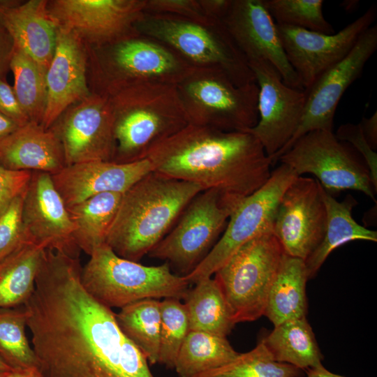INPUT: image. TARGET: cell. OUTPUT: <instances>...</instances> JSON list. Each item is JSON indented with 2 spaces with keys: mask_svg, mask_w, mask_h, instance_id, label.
<instances>
[{
  "mask_svg": "<svg viewBox=\"0 0 377 377\" xmlns=\"http://www.w3.org/2000/svg\"><path fill=\"white\" fill-rule=\"evenodd\" d=\"M31 173L27 170H12L0 165V215L16 198L25 193Z\"/></svg>",
  "mask_w": 377,
  "mask_h": 377,
  "instance_id": "obj_41",
  "label": "cell"
},
{
  "mask_svg": "<svg viewBox=\"0 0 377 377\" xmlns=\"http://www.w3.org/2000/svg\"><path fill=\"white\" fill-rule=\"evenodd\" d=\"M153 171L238 200L260 188L272 162L249 132L188 124L148 154Z\"/></svg>",
  "mask_w": 377,
  "mask_h": 377,
  "instance_id": "obj_2",
  "label": "cell"
},
{
  "mask_svg": "<svg viewBox=\"0 0 377 377\" xmlns=\"http://www.w3.org/2000/svg\"><path fill=\"white\" fill-rule=\"evenodd\" d=\"M304 371L293 365L274 361L260 340L249 352L230 362L193 377H303Z\"/></svg>",
  "mask_w": 377,
  "mask_h": 377,
  "instance_id": "obj_34",
  "label": "cell"
},
{
  "mask_svg": "<svg viewBox=\"0 0 377 377\" xmlns=\"http://www.w3.org/2000/svg\"><path fill=\"white\" fill-rule=\"evenodd\" d=\"M308 280L304 260L285 253L272 283L264 313L274 326L306 317Z\"/></svg>",
  "mask_w": 377,
  "mask_h": 377,
  "instance_id": "obj_26",
  "label": "cell"
},
{
  "mask_svg": "<svg viewBox=\"0 0 377 377\" xmlns=\"http://www.w3.org/2000/svg\"><path fill=\"white\" fill-rule=\"evenodd\" d=\"M22 221L30 242L79 257L75 226L50 174L32 172L24 195Z\"/></svg>",
  "mask_w": 377,
  "mask_h": 377,
  "instance_id": "obj_20",
  "label": "cell"
},
{
  "mask_svg": "<svg viewBox=\"0 0 377 377\" xmlns=\"http://www.w3.org/2000/svg\"><path fill=\"white\" fill-rule=\"evenodd\" d=\"M50 129L62 145L66 166L114 160L113 113L107 96L91 91L68 108Z\"/></svg>",
  "mask_w": 377,
  "mask_h": 377,
  "instance_id": "obj_15",
  "label": "cell"
},
{
  "mask_svg": "<svg viewBox=\"0 0 377 377\" xmlns=\"http://www.w3.org/2000/svg\"><path fill=\"white\" fill-rule=\"evenodd\" d=\"M27 327L24 306L0 309V357L12 369L38 367Z\"/></svg>",
  "mask_w": 377,
  "mask_h": 377,
  "instance_id": "obj_35",
  "label": "cell"
},
{
  "mask_svg": "<svg viewBox=\"0 0 377 377\" xmlns=\"http://www.w3.org/2000/svg\"><path fill=\"white\" fill-rule=\"evenodd\" d=\"M10 371V370H9ZM8 371H4V370H1L0 369V377H3L6 373Z\"/></svg>",
  "mask_w": 377,
  "mask_h": 377,
  "instance_id": "obj_51",
  "label": "cell"
},
{
  "mask_svg": "<svg viewBox=\"0 0 377 377\" xmlns=\"http://www.w3.org/2000/svg\"><path fill=\"white\" fill-rule=\"evenodd\" d=\"M194 284L183 299L189 330L226 337L236 324L218 282L208 277Z\"/></svg>",
  "mask_w": 377,
  "mask_h": 377,
  "instance_id": "obj_29",
  "label": "cell"
},
{
  "mask_svg": "<svg viewBox=\"0 0 377 377\" xmlns=\"http://www.w3.org/2000/svg\"><path fill=\"white\" fill-rule=\"evenodd\" d=\"M161 332L158 364L174 369L179 349L189 332L186 307L180 300L165 298L160 302Z\"/></svg>",
  "mask_w": 377,
  "mask_h": 377,
  "instance_id": "obj_36",
  "label": "cell"
},
{
  "mask_svg": "<svg viewBox=\"0 0 377 377\" xmlns=\"http://www.w3.org/2000/svg\"><path fill=\"white\" fill-rule=\"evenodd\" d=\"M260 341L272 359L304 371L322 365L323 355L306 317L284 321Z\"/></svg>",
  "mask_w": 377,
  "mask_h": 377,
  "instance_id": "obj_27",
  "label": "cell"
},
{
  "mask_svg": "<svg viewBox=\"0 0 377 377\" xmlns=\"http://www.w3.org/2000/svg\"><path fill=\"white\" fill-rule=\"evenodd\" d=\"M239 353L226 337L190 330L179 349L174 369L179 377H193L230 362Z\"/></svg>",
  "mask_w": 377,
  "mask_h": 377,
  "instance_id": "obj_31",
  "label": "cell"
},
{
  "mask_svg": "<svg viewBox=\"0 0 377 377\" xmlns=\"http://www.w3.org/2000/svg\"><path fill=\"white\" fill-rule=\"evenodd\" d=\"M158 300L145 299L120 309L117 323L126 337L141 351L149 364H158L161 332Z\"/></svg>",
  "mask_w": 377,
  "mask_h": 377,
  "instance_id": "obj_32",
  "label": "cell"
},
{
  "mask_svg": "<svg viewBox=\"0 0 377 377\" xmlns=\"http://www.w3.org/2000/svg\"><path fill=\"white\" fill-rule=\"evenodd\" d=\"M0 369L4 371L12 370V369L0 357Z\"/></svg>",
  "mask_w": 377,
  "mask_h": 377,
  "instance_id": "obj_49",
  "label": "cell"
},
{
  "mask_svg": "<svg viewBox=\"0 0 377 377\" xmlns=\"http://www.w3.org/2000/svg\"><path fill=\"white\" fill-rule=\"evenodd\" d=\"M144 12L172 15L205 24L218 20L206 15L199 0H146Z\"/></svg>",
  "mask_w": 377,
  "mask_h": 377,
  "instance_id": "obj_39",
  "label": "cell"
},
{
  "mask_svg": "<svg viewBox=\"0 0 377 377\" xmlns=\"http://www.w3.org/2000/svg\"><path fill=\"white\" fill-rule=\"evenodd\" d=\"M13 0H0V9L12 3Z\"/></svg>",
  "mask_w": 377,
  "mask_h": 377,
  "instance_id": "obj_50",
  "label": "cell"
},
{
  "mask_svg": "<svg viewBox=\"0 0 377 377\" xmlns=\"http://www.w3.org/2000/svg\"><path fill=\"white\" fill-rule=\"evenodd\" d=\"M24 195L16 198L0 215V263L30 242L22 221Z\"/></svg>",
  "mask_w": 377,
  "mask_h": 377,
  "instance_id": "obj_38",
  "label": "cell"
},
{
  "mask_svg": "<svg viewBox=\"0 0 377 377\" xmlns=\"http://www.w3.org/2000/svg\"><path fill=\"white\" fill-rule=\"evenodd\" d=\"M304 372L306 374L307 377H344L328 371L323 364L317 367L308 369Z\"/></svg>",
  "mask_w": 377,
  "mask_h": 377,
  "instance_id": "obj_48",
  "label": "cell"
},
{
  "mask_svg": "<svg viewBox=\"0 0 377 377\" xmlns=\"http://www.w3.org/2000/svg\"><path fill=\"white\" fill-rule=\"evenodd\" d=\"M151 171L147 158L128 163L91 161L67 165L51 177L68 207L103 193H123Z\"/></svg>",
  "mask_w": 377,
  "mask_h": 377,
  "instance_id": "obj_22",
  "label": "cell"
},
{
  "mask_svg": "<svg viewBox=\"0 0 377 377\" xmlns=\"http://www.w3.org/2000/svg\"><path fill=\"white\" fill-rule=\"evenodd\" d=\"M326 224L322 186L297 177L283 193L274 222L273 234L284 252L305 260L323 239Z\"/></svg>",
  "mask_w": 377,
  "mask_h": 377,
  "instance_id": "obj_18",
  "label": "cell"
},
{
  "mask_svg": "<svg viewBox=\"0 0 377 377\" xmlns=\"http://www.w3.org/2000/svg\"><path fill=\"white\" fill-rule=\"evenodd\" d=\"M87 46L58 27L54 53L45 75L47 102L41 126L49 129L71 105L88 96Z\"/></svg>",
  "mask_w": 377,
  "mask_h": 377,
  "instance_id": "obj_21",
  "label": "cell"
},
{
  "mask_svg": "<svg viewBox=\"0 0 377 377\" xmlns=\"http://www.w3.org/2000/svg\"><path fill=\"white\" fill-rule=\"evenodd\" d=\"M202 191L196 184L149 172L122 193L106 244L119 256L138 262Z\"/></svg>",
  "mask_w": 377,
  "mask_h": 377,
  "instance_id": "obj_3",
  "label": "cell"
},
{
  "mask_svg": "<svg viewBox=\"0 0 377 377\" xmlns=\"http://www.w3.org/2000/svg\"><path fill=\"white\" fill-rule=\"evenodd\" d=\"M377 49V26L372 25L359 37L349 53L324 72L306 90L305 108L300 124L287 145L272 158V164L293 143L317 130L332 131L334 114L343 94L357 80Z\"/></svg>",
  "mask_w": 377,
  "mask_h": 377,
  "instance_id": "obj_14",
  "label": "cell"
},
{
  "mask_svg": "<svg viewBox=\"0 0 377 377\" xmlns=\"http://www.w3.org/2000/svg\"><path fill=\"white\" fill-rule=\"evenodd\" d=\"M146 0H52L47 8L58 27L89 48L100 47L139 34L135 25Z\"/></svg>",
  "mask_w": 377,
  "mask_h": 377,
  "instance_id": "obj_13",
  "label": "cell"
},
{
  "mask_svg": "<svg viewBox=\"0 0 377 377\" xmlns=\"http://www.w3.org/2000/svg\"><path fill=\"white\" fill-rule=\"evenodd\" d=\"M241 201L216 189L201 191L187 205L170 231L148 256L165 260L177 275H188L217 243Z\"/></svg>",
  "mask_w": 377,
  "mask_h": 377,
  "instance_id": "obj_9",
  "label": "cell"
},
{
  "mask_svg": "<svg viewBox=\"0 0 377 377\" xmlns=\"http://www.w3.org/2000/svg\"><path fill=\"white\" fill-rule=\"evenodd\" d=\"M298 175L281 163L257 191L242 200L231 214L220 239L206 258L185 276L191 283L212 277L242 245L266 233H273L274 222L281 197Z\"/></svg>",
  "mask_w": 377,
  "mask_h": 377,
  "instance_id": "obj_11",
  "label": "cell"
},
{
  "mask_svg": "<svg viewBox=\"0 0 377 377\" xmlns=\"http://www.w3.org/2000/svg\"><path fill=\"white\" fill-rule=\"evenodd\" d=\"M284 253L272 232L263 234L239 248L214 274L235 324L264 316Z\"/></svg>",
  "mask_w": 377,
  "mask_h": 377,
  "instance_id": "obj_10",
  "label": "cell"
},
{
  "mask_svg": "<svg viewBox=\"0 0 377 377\" xmlns=\"http://www.w3.org/2000/svg\"><path fill=\"white\" fill-rule=\"evenodd\" d=\"M206 15L213 20H221L228 13L232 0H199Z\"/></svg>",
  "mask_w": 377,
  "mask_h": 377,
  "instance_id": "obj_44",
  "label": "cell"
},
{
  "mask_svg": "<svg viewBox=\"0 0 377 377\" xmlns=\"http://www.w3.org/2000/svg\"><path fill=\"white\" fill-rule=\"evenodd\" d=\"M47 0H14L0 9V22L15 47L31 57L46 73L57 44L58 26Z\"/></svg>",
  "mask_w": 377,
  "mask_h": 377,
  "instance_id": "obj_23",
  "label": "cell"
},
{
  "mask_svg": "<svg viewBox=\"0 0 377 377\" xmlns=\"http://www.w3.org/2000/svg\"><path fill=\"white\" fill-rule=\"evenodd\" d=\"M108 97L113 113L115 163L147 158L153 148L188 124L175 84H140Z\"/></svg>",
  "mask_w": 377,
  "mask_h": 377,
  "instance_id": "obj_4",
  "label": "cell"
},
{
  "mask_svg": "<svg viewBox=\"0 0 377 377\" xmlns=\"http://www.w3.org/2000/svg\"><path fill=\"white\" fill-rule=\"evenodd\" d=\"M278 161L291 168L298 176L313 175L331 195L354 190L376 202V191L365 162L341 142L332 131L317 130L305 134Z\"/></svg>",
  "mask_w": 377,
  "mask_h": 377,
  "instance_id": "obj_12",
  "label": "cell"
},
{
  "mask_svg": "<svg viewBox=\"0 0 377 377\" xmlns=\"http://www.w3.org/2000/svg\"><path fill=\"white\" fill-rule=\"evenodd\" d=\"M88 52L93 91L107 96L145 83L177 85L193 68L167 45L140 34Z\"/></svg>",
  "mask_w": 377,
  "mask_h": 377,
  "instance_id": "obj_5",
  "label": "cell"
},
{
  "mask_svg": "<svg viewBox=\"0 0 377 377\" xmlns=\"http://www.w3.org/2000/svg\"><path fill=\"white\" fill-rule=\"evenodd\" d=\"M0 112L20 126L29 121L14 91L6 79H0Z\"/></svg>",
  "mask_w": 377,
  "mask_h": 377,
  "instance_id": "obj_42",
  "label": "cell"
},
{
  "mask_svg": "<svg viewBox=\"0 0 377 377\" xmlns=\"http://www.w3.org/2000/svg\"><path fill=\"white\" fill-rule=\"evenodd\" d=\"M135 28L174 50L193 68L223 70L237 85L255 76L221 20L205 24L176 15L143 12Z\"/></svg>",
  "mask_w": 377,
  "mask_h": 377,
  "instance_id": "obj_7",
  "label": "cell"
},
{
  "mask_svg": "<svg viewBox=\"0 0 377 377\" xmlns=\"http://www.w3.org/2000/svg\"><path fill=\"white\" fill-rule=\"evenodd\" d=\"M0 165L12 170L52 175L66 163L62 145L54 133L29 121L0 140Z\"/></svg>",
  "mask_w": 377,
  "mask_h": 377,
  "instance_id": "obj_24",
  "label": "cell"
},
{
  "mask_svg": "<svg viewBox=\"0 0 377 377\" xmlns=\"http://www.w3.org/2000/svg\"><path fill=\"white\" fill-rule=\"evenodd\" d=\"M82 268L81 282L97 301L121 309L145 299L183 300L190 283L172 273L168 263L147 266L121 258L104 244L94 249Z\"/></svg>",
  "mask_w": 377,
  "mask_h": 377,
  "instance_id": "obj_6",
  "label": "cell"
},
{
  "mask_svg": "<svg viewBox=\"0 0 377 377\" xmlns=\"http://www.w3.org/2000/svg\"><path fill=\"white\" fill-rule=\"evenodd\" d=\"M341 141L349 142L363 156L371 175L374 189H377V154L367 142L360 124H346L339 127L335 135Z\"/></svg>",
  "mask_w": 377,
  "mask_h": 377,
  "instance_id": "obj_40",
  "label": "cell"
},
{
  "mask_svg": "<svg viewBox=\"0 0 377 377\" xmlns=\"http://www.w3.org/2000/svg\"><path fill=\"white\" fill-rule=\"evenodd\" d=\"M323 198L327 212L326 229L320 244L304 260L309 279L317 274L327 256L337 247L354 240L377 241L376 231L358 224L353 218L352 211L357 202L352 195H348L339 202L323 188Z\"/></svg>",
  "mask_w": 377,
  "mask_h": 377,
  "instance_id": "obj_25",
  "label": "cell"
},
{
  "mask_svg": "<svg viewBox=\"0 0 377 377\" xmlns=\"http://www.w3.org/2000/svg\"><path fill=\"white\" fill-rule=\"evenodd\" d=\"M45 251L29 242L0 263V309L20 307L28 301Z\"/></svg>",
  "mask_w": 377,
  "mask_h": 377,
  "instance_id": "obj_30",
  "label": "cell"
},
{
  "mask_svg": "<svg viewBox=\"0 0 377 377\" xmlns=\"http://www.w3.org/2000/svg\"><path fill=\"white\" fill-rule=\"evenodd\" d=\"M19 127L16 122L0 112V140L8 136Z\"/></svg>",
  "mask_w": 377,
  "mask_h": 377,
  "instance_id": "obj_46",
  "label": "cell"
},
{
  "mask_svg": "<svg viewBox=\"0 0 377 377\" xmlns=\"http://www.w3.org/2000/svg\"><path fill=\"white\" fill-rule=\"evenodd\" d=\"M258 87V121L248 132L272 158L290 141L299 127L305 103L304 90L286 85L276 69L265 61L249 64Z\"/></svg>",
  "mask_w": 377,
  "mask_h": 377,
  "instance_id": "obj_17",
  "label": "cell"
},
{
  "mask_svg": "<svg viewBox=\"0 0 377 377\" xmlns=\"http://www.w3.org/2000/svg\"><path fill=\"white\" fill-rule=\"evenodd\" d=\"M362 133L370 145L374 150L377 147V113L375 112L370 117H362L359 124Z\"/></svg>",
  "mask_w": 377,
  "mask_h": 377,
  "instance_id": "obj_45",
  "label": "cell"
},
{
  "mask_svg": "<svg viewBox=\"0 0 377 377\" xmlns=\"http://www.w3.org/2000/svg\"><path fill=\"white\" fill-rule=\"evenodd\" d=\"M376 15V7L372 6L355 21L332 34L276 23L287 59L304 90L349 53L360 35L372 26Z\"/></svg>",
  "mask_w": 377,
  "mask_h": 377,
  "instance_id": "obj_16",
  "label": "cell"
},
{
  "mask_svg": "<svg viewBox=\"0 0 377 377\" xmlns=\"http://www.w3.org/2000/svg\"><path fill=\"white\" fill-rule=\"evenodd\" d=\"M13 88L29 121L41 125L47 102L46 73L22 50L15 47L10 62Z\"/></svg>",
  "mask_w": 377,
  "mask_h": 377,
  "instance_id": "obj_33",
  "label": "cell"
},
{
  "mask_svg": "<svg viewBox=\"0 0 377 377\" xmlns=\"http://www.w3.org/2000/svg\"><path fill=\"white\" fill-rule=\"evenodd\" d=\"M121 197V193H103L67 207L80 250L90 256L94 249L106 244Z\"/></svg>",
  "mask_w": 377,
  "mask_h": 377,
  "instance_id": "obj_28",
  "label": "cell"
},
{
  "mask_svg": "<svg viewBox=\"0 0 377 377\" xmlns=\"http://www.w3.org/2000/svg\"><path fill=\"white\" fill-rule=\"evenodd\" d=\"M176 87L190 124L248 132L258 121L256 82L237 85L220 68H193Z\"/></svg>",
  "mask_w": 377,
  "mask_h": 377,
  "instance_id": "obj_8",
  "label": "cell"
},
{
  "mask_svg": "<svg viewBox=\"0 0 377 377\" xmlns=\"http://www.w3.org/2000/svg\"><path fill=\"white\" fill-rule=\"evenodd\" d=\"M221 22L249 64L267 61L286 85L304 90L287 59L276 24L263 0H232Z\"/></svg>",
  "mask_w": 377,
  "mask_h": 377,
  "instance_id": "obj_19",
  "label": "cell"
},
{
  "mask_svg": "<svg viewBox=\"0 0 377 377\" xmlns=\"http://www.w3.org/2000/svg\"><path fill=\"white\" fill-rule=\"evenodd\" d=\"M3 377H44L38 367L8 371Z\"/></svg>",
  "mask_w": 377,
  "mask_h": 377,
  "instance_id": "obj_47",
  "label": "cell"
},
{
  "mask_svg": "<svg viewBox=\"0 0 377 377\" xmlns=\"http://www.w3.org/2000/svg\"><path fill=\"white\" fill-rule=\"evenodd\" d=\"M15 47L11 35L0 22V79H6V75L10 71Z\"/></svg>",
  "mask_w": 377,
  "mask_h": 377,
  "instance_id": "obj_43",
  "label": "cell"
},
{
  "mask_svg": "<svg viewBox=\"0 0 377 377\" xmlns=\"http://www.w3.org/2000/svg\"><path fill=\"white\" fill-rule=\"evenodd\" d=\"M263 2L276 24L334 34L332 25L324 17L322 0H263Z\"/></svg>",
  "mask_w": 377,
  "mask_h": 377,
  "instance_id": "obj_37",
  "label": "cell"
},
{
  "mask_svg": "<svg viewBox=\"0 0 377 377\" xmlns=\"http://www.w3.org/2000/svg\"><path fill=\"white\" fill-rule=\"evenodd\" d=\"M79 257L45 249L24 305L44 377H154L115 313L83 287Z\"/></svg>",
  "mask_w": 377,
  "mask_h": 377,
  "instance_id": "obj_1",
  "label": "cell"
}]
</instances>
